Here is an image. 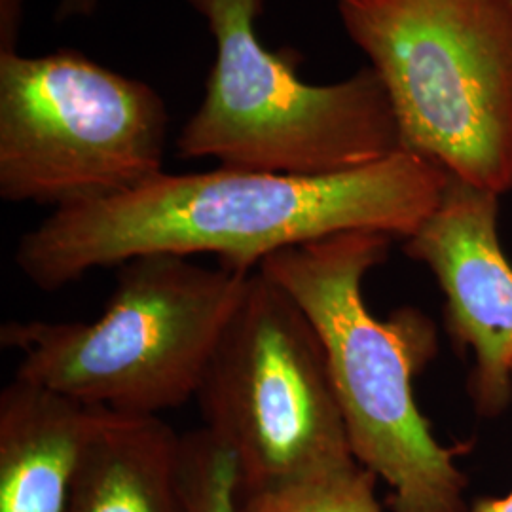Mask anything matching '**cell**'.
<instances>
[{
  "instance_id": "cell-1",
  "label": "cell",
  "mask_w": 512,
  "mask_h": 512,
  "mask_svg": "<svg viewBox=\"0 0 512 512\" xmlns=\"http://www.w3.org/2000/svg\"><path fill=\"white\" fill-rule=\"evenodd\" d=\"M448 179L408 150L317 177L226 165L162 171L122 194L55 209L21 236L16 266L44 293L145 255H213L256 272L283 249L344 232L408 239L437 209Z\"/></svg>"
},
{
  "instance_id": "cell-2",
  "label": "cell",
  "mask_w": 512,
  "mask_h": 512,
  "mask_svg": "<svg viewBox=\"0 0 512 512\" xmlns=\"http://www.w3.org/2000/svg\"><path fill=\"white\" fill-rule=\"evenodd\" d=\"M391 241L344 232L283 249L258 272L291 294L317 330L351 454L391 488V511L465 512L458 450L435 439L412 389L439 351L435 323L416 308L387 319L366 308V274L385 262Z\"/></svg>"
},
{
  "instance_id": "cell-3",
  "label": "cell",
  "mask_w": 512,
  "mask_h": 512,
  "mask_svg": "<svg viewBox=\"0 0 512 512\" xmlns=\"http://www.w3.org/2000/svg\"><path fill=\"white\" fill-rule=\"evenodd\" d=\"M251 275L188 256H137L120 264L99 317L8 321L0 344L19 357L16 378L93 408L160 416L198 395Z\"/></svg>"
},
{
  "instance_id": "cell-4",
  "label": "cell",
  "mask_w": 512,
  "mask_h": 512,
  "mask_svg": "<svg viewBox=\"0 0 512 512\" xmlns=\"http://www.w3.org/2000/svg\"><path fill=\"white\" fill-rule=\"evenodd\" d=\"M382 78L403 150L450 177L512 190V0H338Z\"/></svg>"
},
{
  "instance_id": "cell-5",
  "label": "cell",
  "mask_w": 512,
  "mask_h": 512,
  "mask_svg": "<svg viewBox=\"0 0 512 512\" xmlns=\"http://www.w3.org/2000/svg\"><path fill=\"white\" fill-rule=\"evenodd\" d=\"M215 38L200 107L177 139L186 160L285 175H334L403 150L382 78L363 67L340 82L310 84L296 57L256 33L262 0H186Z\"/></svg>"
},
{
  "instance_id": "cell-6",
  "label": "cell",
  "mask_w": 512,
  "mask_h": 512,
  "mask_svg": "<svg viewBox=\"0 0 512 512\" xmlns=\"http://www.w3.org/2000/svg\"><path fill=\"white\" fill-rule=\"evenodd\" d=\"M169 116L150 84L73 50L0 54V198L55 209L164 171Z\"/></svg>"
},
{
  "instance_id": "cell-7",
  "label": "cell",
  "mask_w": 512,
  "mask_h": 512,
  "mask_svg": "<svg viewBox=\"0 0 512 512\" xmlns=\"http://www.w3.org/2000/svg\"><path fill=\"white\" fill-rule=\"evenodd\" d=\"M196 399L203 429L236 458L239 495L355 459L317 330L293 296L258 270Z\"/></svg>"
},
{
  "instance_id": "cell-8",
  "label": "cell",
  "mask_w": 512,
  "mask_h": 512,
  "mask_svg": "<svg viewBox=\"0 0 512 512\" xmlns=\"http://www.w3.org/2000/svg\"><path fill=\"white\" fill-rule=\"evenodd\" d=\"M499 198L450 177L437 209L404 239V253L442 289L450 338L475 353L469 393L484 418L501 416L512 399V264L499 239Z\"/></svg>"
},
{
  "instance_id": "cell-9",
  "label": "cell",
  "mask_w": 512,
  "mask_h": 512,
  "mask_svg": "<svg viewBox=\"0 0 512 512\" xmlns=\"http://www.w3.org/2000/svg\"><path fill=\"white\" fill-rule=\"evenodd\" d=\"M99 408L14 378L0 393V512H67Z\"/></svg>"
},
{
  "instance_id": "cell-10",
  "label": "cell",
  "mask_w": 512,
  "mask_h": 512,
  "mask_svg": "<svg viewBox=\"0 0 512 512\" xmlns=\"http://www.w3.org/2000/svg\"><path fill=\"white\" fill-rule=\"evenodd\" d=\"M181 439L160 416L99 408L67 512H188Z\"/></svg>"
},
{
  "instance_id": "cell-11",
  "label": "cell",
  "mask_w": 512,
  "mask_h": 512,
  "mask_svg": "<svg viewBox=\"0 0 512 512\" xmlns=\"http://www.w3.org/2000/svg\"><path fill=\"white\" fill-rule=\"evenodd\" d=\"M376 482L378 476L351 459L277 488L239 495V512H384Z\"/></svg>"
},
{
  "instance_id": "cell-12",
  "label": "cell",
  "mask_w": 512,
  "mask_h": 512,
  "mask_svg": "<svg viewBox=\"0 0 512 512\" xmlns=\"http://www.w3.org/2000/svg\"><path fill=\"white\" fill-rule=\"evenodd\" d=\"M181 482L186 511L239 512L236 458L203 427L181 439Z\"/></svg>"
},
{
  "instance_id": "cell-13",
  "label": "cell",
  "mask_w": 512,
  "mask_h": 512,
  "mask_svg": "<svg viewBox=\"0 0 512 512\" xmlns=\"http://www.w3.org/2000/svg\"><path fill=\"white\" fill-rule=\"evenodd\" d=\"M25 0H0V54L18 52Z\"/></svg>"
},
{
  "instance_id": "cell-14",
  "label": "cell",
  "mask_w": 512,
  "mask_h": 512,
  "mask_svg": "<svg viewBox=\"0 0 512 512\" xmlns=\"http://www.w3.org/2000/svg\"><path fill=\"white\" fill-rule=\"evenodd\" d=\"M97 6H99V0H59L55 18L61 21L90 18L97 12Z\"/></svg>"
},
{
  "instance_id": "cell-15",
  "label": "cell",
  "mask_w": 512,
  "mask_h": 512,
  "mask_svg": "<svg viewBox=\"0 0 512 512\" xmlns=\"http://www.w3.org/2000/svg\"><path fill=\"white\" fill-rule=\"evenodd\" d=\"M465 512H512V492L505 497H484L478 499Z\"/></svg>"
}]
</instances>
